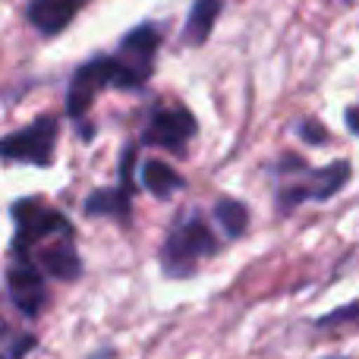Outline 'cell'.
<instances>
[{"label": "cell", "mask_w": 359, "mask_h": 359, "mask_svg": "<svg viewBox=\"0 0 359 359\" xmlns=\"http://www.w3.org/2000/svg\"><path fill=\"white\" fill-rule=\"evenodd\" d=\"M38 262H41V271L50 274V278H57V280H76L82 274L79 255H76V249L69 246L67 240L44 246L41 252H38Z\"/></svg>", "instance_id": "10"}, {"label": "cell", "mask_w": 359, "mask_h": 359, "mask_svg": "<svg viewBox=\"0 0 359 359\" xmlns=\"http://www.w3.org/2000/svg\"><path fill=\"white\" fill-rule=\"evenodd\" d=\"M86 6V0H32L29 4V22L41 35H57L63 32L73 16Z\"/></svg>", "instance_id": "9"}, {"label": "cell", "mask_w": 359, "mask_h": 359, "mask_svg": "<svg viewBox=\"0 0 359 359\" xmlns=\"http://www.w3.org/2000/svg\"><path fill=\"white\" fill-rule=\"evenodd\" d=\"M215 217H217V224L224 227V233H227V236H240L243 230H246V224H249L246 205L233 202V198H224V202H217Z\"/></svg>", "instance_id": "14"}, {"label": "cell", "mask_w": 359, "mask_h": 359, "mask_svg": "<svg viewBox=\"0 0 359 359\" xmlns=\"http://www.w3.org/2000/svg\"><path fill=\"white\" fill-rule=\"evenodd\" d=\"M347 177H350L347 161H337V164H331V168H322L318 174H312V183L287 189L284 196H280V205L290 208V205L303 202V198H318V202H322V198H331L344 183H347Z\"/></svg>", "instance_id": "7"}, {"label": "cell", "mask_w": 359, "mask_h": 359, "mask_svg": "<svg viewBox=\"0 0 359 359\" xmlns=\"http://www.w3.org/2000/svg\"><path fill=\"white\" fill-rule=\"evenodd\" d=\"M359 312V306H347V309H341L337 316H328V318H322L318 325H334V322H341V318H350V316H356Z\"/></svg>", "instance_id": "16"}, {"label": "cell", "mask_w": 359, "mask_h": 359, "mask_svg": "<svg viewBox=\"0 0 359 359\" xmlns=\"http://www.w3.org/2000/svg\"><path fill=\"white\" fill-rule=\"evenodd\" d=\"M107 86L136 88V86H142V79H139L120 57H101V60L86 63V67L76 73L73 86H69V101H67L69 114H73V117H82V114L88 111V104H92L95 92H98V88H107Z\"/></svg>", "instance_id": "1"}, {"label": "cell", "mask_w": 359, "mask_h": 359, "mask_svg": "<svg viewBox=\"0 0 359 359\" xmlns=\"http://www.w3.org/2000/svg\"><path fill=\"white\" fill-rule=\"evenodd\" d=\"M158 44H161V35H158L151 25H139V29H133L130 35L123 38V44H120V60L145 82V76H149V69H151V60H155V54H158Z\"/></svg>", "instance_id": "8"}, {"label": "cell", "mask_w": 359, "mask_h": 359, "mask_svg": "<svg viewBox=\"0 0 359 359\" xmlns=\"http://www.w3.org/2000/svg\"><path fill=\"white\" fill-rule=\"evenodd\" d=\"M88 215H114V217H126L130 215V189L120 186V189L111 192H95L92 198L86 202Z\"/></svg>", "instance_id": "12"}, {"label": "cell", "mask_w": 359, "mask_h": 359, "mask_svg": "<svg viewBox=\"0 0 359 359\" xmlns=\"http://www.w3.org/2000/svg\"><path fill=\"white\" fill-rule=\"evenodd\" d=\"M142 180H145V189H149L151 196H158V198H168L170 192H177L180 186H183V180H180L164 161H149L145 164V177Z\"/></svg>", "instance_id": "13"}, {"label": "cell", "mask_w": 359, "mask_h": 359, "mask_svg": "<svg viewBox=\"0 0 359 359\" xmlns=\"http://www.w3.org/2000/svg\"><path fill=\"white\" fill-rule=\"evenodd\" d=\"M196 136V120H192L189 111L183 107H168V111H158L155 120H151L149 139L161 149H183L189 139Z\"/></svg>", "instance_id": "6"}, {"label": "cell", "mask_w": 359, "mask_h": 359, "mask_svg": "<svg viewBox=\"0 0 359 359\" xmlns=\"http://www.w3.org/2000/svg\"><path fill=\"white\" fill-rule=\"evenodd\" d=\"M217 13H221V0H196V6L189 13V22H186V41L202 44L211 35V29H215Z\"/></svg>", "instance_id": "11"}, {"label": "cell", "mask_w": 359, "mask_h": 359, "mask_svg": "<svg viewBox=\"0 0 359 359\" xmlns=\"http://www.w3.org/2000/svg\"><path fill=\"white\" fill-rule=\"evenodd\" d=\"M217 249V240L215 233L208 230V224L198 221V217H189L186 224H180L174 233L168 236L164 243V252H161V262H164V271L174 274V278H186V274L196 271V265L211 255Z\"/></svg>", "instance_id": "2"}, {"label": "cell", "mask_w": 359, "mask_h": 359, "mask_svg": "<svg viewBox=\"0 0 359 359\" xmlns=\"http://www.w3.org/2000/svg\"><path fill=\"white\" fill-rule=\"evenodd\" d=\"M6 290H10V299L22 316L35 318L41 312L44 299H48V290H44V278L29 259H16L6 268Z\"/></svg>", "instance_id": "5"}, {"label": "cell", "mask_w": 359, "mask_h": 359, "mask_svg": "<svg viewBox=\"0 0 359 359\" xmlns=\"http://www.w3.org/2000/svg\"><path fill=\"white\" fill-rule=\"evenodd\" d=\"M54 139H57V123L54 117H41L32 123L29 130H19L4 139V155L10 161H29V164H50L54 158Z\"/></svg>", "instance_id": "4"}, {"label": "cell", "mask_w": 359, "mask_h": 359, "mask_svg": "<svg viewBox=\"0 0 359 359\" xmlns=\"http://www.w3.org/2000/svg\"><path fill=\"white\" fill-rule=\"evenodd\" d=\"M299 133H303L306 142H325V139H328V133L318 130V126H312V123H303V130Z\"/></svg>", "instance_id": "15"}, {"label": "cell", "mask_w": 359, "mask_h": 359, "mask_svg": "<svg viewBox=\"0 0 359 359\" xmlns=\"http://www.w3.org/2000/svg\"><path fill=\"white\" fill-rule=\"evenodd\" d=\"M13 217H16V240H13V246H16L19 259H29V252L38 246V243H44L48 236H63L67 240L69 236V224L63 215H57V211H48L41 208L38 202H19L16 208H13Z\"/></svg>", "instance_id": "3"}]
</instances>
